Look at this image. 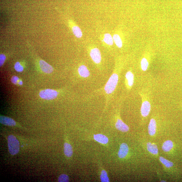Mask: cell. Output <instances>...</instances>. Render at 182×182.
I'll return each mask as SVG.
<instances>
[{"label": "cell", "instance_id": "cell-21", "mask_svg": "<svg viewBox=\"0 0 182 182\" xmlns=\"http://www.w3.org/2000/svg\"><path fill=\"white\" fill-rule=\"evenodd\" d=\"M100 179L101 182H109L110 180L107 172L105 170H103L101 172L100 175Z\"/></svg>", "mask_w": 182, "mask_h": 182}, {"label": "cell", "instance_id": "cell-2", "mask_svg": "<svg viewBox=\"0 0 182 182\" xmlns=\"http://www.w3.org/2000/svg\"><path fill=\"white\" fill-rule=\"evenodd\" d=\"M8 144L9 152L12 155H15L19 153V142L16 137L13 135L8 137Z\"/></svg>", "mask_w": 182, "mask_h": 182}, {"label": "cell", "instance_id": "cell-8", "mask_svg": "<svg viewBox=\"0 0 182 182\" xmlns=\"http://www.w3.org/2000/svg\"><path fill=\"white\" fill-rule=\"evenodd\" d=\"M116 129L123 132H127L129 130V127L125 124L119 117H118L115 124Z\"/></svg>", "mask_w": 182, "mask_h": 182}, {"label": "cell", "instance_id": "cell-12", "mask_svg": "<svg viewBox=\"0 0 182 182\" xmlns=\"http://www.w3.org/2000/svg\"><path fill=\"white\" fill-rule=\"evenodd\" d=\"M0 122L2 124L10 126H14L16 124V122L13 119L5 116H1Z\"/></svg>", "mask_w": 182, "mask_h": 182}, {"label": "cell", "instance_id": "cell-23", "mask_svg": "<svg viewBox=\"0 0 182 182\" xmlns=\"http://www.w3.org/2000/svg\"><path fill=\"white\" fill-rule=\"evenodd\" d=\"M58 180L59 182H67L69 181V178L68 175L62 174L59 176Z\"/></svg>", "mask_w": 182, "mask_h": 182}, {"label": "cell", "instance_id": "cell-7", "mask_svg": "<svg viewBox=\"0 0 182 182\" xmlns=\"http://www.w3.org/2000/svg\"><path fill=\"white\" fill-rule=\"evenodd\" d=\"M90 55L92 61L96 64H99L102 61V56L99 49L96 48L91 50Z\"/></svg>", "mask_w": 182, "mask_h": 182}, {"label": "cell", "instance_id": "cell-16", "mask_svg": "<svg viewBox=\"0 0 182 182\" xmlns=\"http://www.w3.org/2000/svg\"><path fill=\"white\" fill-rule=\"evenodd\" d=\"M64 153L65 156L68 157H71L73 154V150L72 146L68 143L65 142L64 144Z\"/></svg>", "mask_w": 182, "mask_h": 182}, {"label": "cell", "instance_id": "cell-14", "mask_svg": "<svg viewBox=\"0 0 182 182\" xmlns=\"http://www.w3.org/2000/svg\"><path fill=\"white\" fill-rule=\"evenodd\" d=\"M174 147V142L170 140H168L163 143L162 148L164 151L169 152L172 151Z\"/></svg>", "mask_w": 182, "mask_h": 182}, {"label": "cell", "instance_id": "cell-20", "mask_svg": "<svg viewBox=\"0 0 182 182\" xmlns=\"http://www.w3.org/2000/svg\"><path fill=\"white\" fill-rule=\"evenodd\" d=\"M104 41L108 45L112 46L113 44V40L111 35L109 34H106L104 35Z\"/></svg>", "mask_w": 182, "mask_h": 182}, {"label": "cell", "instance_id": "cell-6", "mask_svg": "<svg viewBox=\"0 0 182 182\" xmlns=\"http://www.w3.org/2000/svg\"><path fill=\"white\" fill-rule=\"evenodd\" d=\"M125 84L127 90H130L133 87L134 82V74L131 71H127L125 74Z\"/></svg>", "mask_w": 182, "mask_h": 182}, {"label": "cell", "instance_id": "cell-19", "mask_svg": "<svg viewBox=\"0 0 182 182\" xmlns=\"http://www.w3.org/2000/svg\"><path fill=\"white\" fill-rule=\"evenodd\" d=\"M113 40L116 45L119 48H121L123 46V43H122V40L119 36L117 34L114 35L113 36Z\"/></svg>", "mask_w": 182, "mask_h": 182}, {"label": "cell", "instance_id": "cell-5", "mask_svg": "<svg viewBox=\"0 0 182 182\" xmlns=\"http://www.w3.org/2000/svg\"><path fill=\"white\" fill-rule=\"evenodd\" d=\"M77 71L79 76L83 80L88 79L91 76V71L85 65H80Z\"/></svg>", "mask_w": 182, "mask_h": 182}, {"label": "cell", "instance_id": "cell-25", "mask_svg": "<svg viewBox=\"0 0 182 182\" xmlns=\"http://www.w3.org/2000/svg\"><path fill=\"white\" fill-rule=\"evenodd\" d=\"M19 79L18 77L16 76H13L12 78L11 81L13 84H16L17 83L18 84L19 81Z\"/></svg>", "mask_w": 182, "mask_h": 182}, {"label": "cell", "instance_id": "cell-17", "mask_svg": "<svg viewBox=\"0 0 182 182\" xmlns=\"http://www.w3.org/2000/svg\"><path fill=\"white\" fill-rule=\"evenodd\" d=\"M159 160L160 162L167 168H171L174 166V163L170 161L167 160L165 158L162 157H160Z\"/></svg>", "mask_w": 182, "mask_h": 182}, {"label": "cell", "instance_id": "cell-3", "mask_svg": "<svg viewBox=\"0 0 182 182\" xmlns=\"http://www.w3.org/2000/svg\"><path fill=\"white\" fill-rule=\"evenodd\" d=\"M142 103L141 108V113L143 117H146L150 114L151 108V104L147 98L142 95Z\"/></svg>", "mask_w": 182, "mask_h": 182}, {"label": "cell", "instance_id": "cell-22", "mask_svg": "<svg viewBox=\"0 0 182 182\" xmlns=\"http://www.w3.org/2000/svg\"><path fill=\"white\" fill-rule=\"evenodd\" d=\"M149 63L147 59L143 58L141 62V67L142 71H145L147 69Z\"/></svg>", "mask_w": 182, "mask_h": 182}, {"label": "cell", "instance_id": "cell-1", "mask_svg": "<svg viewBox=\"0 0 182 182\" xmlns=\"http://www.w3.org/2000/svg\"><path fill=\"white\" fill-rule=\"evenodd\" d=\"M120 70L115 68L103 88V92L106 100V105L112 97L117 88L121 72Z\"/></svg>", "mask_w": 182, "mask_h": 182}, {"label": "cell", "instance_id": "cell-13", "mask_svg": "<svg viewBox=\"0 0 182 182\" xmlns=\"http://www.w3.org/2000/svg\"><path fill=\"white\" fill-rule=\"evenodd\" d=\"M94 138L95 141L102 144H106L109 141L108 137L102 134L94 135Z\"/></svg>", "mask_w": 182, "mask_h": 182}, {"label": "cell", "instance_id": "cell-10", "mask_svg": "<svg viewBox=\"0 0 182 182\" xmlns=\"http://www.w3.org/2000/svg\"><path fill=\"white\" fill-rule=\"evenodd\" d=\"M39 65L41 71L45 73H51L53 71L54 69L52 66L42 60L40 61Z\"/></svg>", "mask_w": 182, "mask_h": 182}, {"label": "cell", "instance_id": "cell-15", "mask_svg": "<svg viewBox=\"0 0 182 182\" xmlns=\"http://www.w3.org/2000/svg\"><path fill=\"white\" fill-rule=\"evenodd\" d=\"M147 148L150 153L154 155H157L158 154V148L156 144L154 143L148 142L147 144Z\"/></svg>", "mask_w": 182, "mask_h": 182}, {"label": "cell", "instance_id": "cell-26", "mask_svg": "<svg viewBox=\"0 0 182 182\" xmlns=\"http://www.w3.org/2000/svg\"><path fill=\"white\" fill-rule=\"evenodd\" d=\"M6 59V56L3 54L0 55V66L2 67Z\"/></svg>", "mask_w": 182, "mask_h": 182}, {"label": "cell", "instance_id": "cell-18", "mask_svg": "<svg viewBox=\"0 0 182 182\" xmlns=\"http://www.w3.org/2000/svg\"><path fill=\"white\" fill-rule=\"evenodd\" d=\"M72 31L74 34L78 38H80L82 37V33L81 30L78 26H74L72 28Z\"/></svg>", "mask_w": 182, "mask_h": 182}, {"label": "cell", "instance_id": "cell-4", "mask_svg": "<svg viewBox=\"0 0 182 182\" xmlns=\"http://www.w3.org/2000/svg\"><path fill=\"white\" fill-rule=\"evenodd\" d=\"M58 93L56 91L51 89H46L40 92V97L43 99L52 100L57 97Z\"/></svg>", "mask_w": 182, "mask_h": 182}, {"label": "cell", "instance_id": "cell-9", "mask_svg": "<svg viewBox=\"0 0 182 182\" xmlns=\"http://www.w3.org/2000/svg\"><path fill=\"white\" fill-rule=\"evenodd\" d=\"M129 152V147L126 143L122 144L119 147L118 153V156L121 159L126 157Z\"/></svg>", "mask_w": 182, "mask_h": 182}, {"label": "cell", "instance_id": "cell-11", "mask_svg": "<svg viewBox=\"0 0 182 182\" xmlns=\"http://www.w3.org/2000/svg\"><path fill=\"white\" fill-rule=\"evenodd\" d=\"M157 123L154 118H151L148 126V132L151 136H154L156 134L157 130Z\"/></svg>", "mask_w": 182, "mask_h": 182}, {"label": "cell", "instance_id": "cell-27", "mask_svg": "<svg viewBox=\"0 0 182 182\" xmlns=\"http://www.w3.org/2000/svg\"><path fill=\"white\" fill-rule=\"evenodd\" d=\"M18 84L20 85H23V82L22 80H20L18 83Z\"/></svg>", "mask_w": 182, "mask_h": 182}, {"label": "cell", "instance_id": "cell-24", "mask_svg": "<svg viewBox=\"0 0 182 182\" xmlns=\"http://www.w3.org/2000/svg\"><path fill=\"white\" fill-rule=\"evenodd\" d=\"M14 68L15 70L17 72H21L23 70V67L19 62H16V64H15Z\"/></svg>", "mask_w": 182, "mask_h": 182}]
</instances>
